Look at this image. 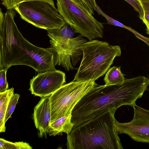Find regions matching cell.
<instances>
[{
  "label": "cell",
  "mask_w": 149,
  "mask_h": 149,
  "mask_svg": "<svg viewBox=\"0 0 149 149\" xmlns=\"http://www.w3.org/2000/svg\"><path fill=\"white\" fill-rule=\"evenodd\" d=\"M149 84L144 76L125 79L122 84L97 85L84 95L72 111L71 120L77 126L110 109L124 105L133 107Z\"/></svg>",
  "instance_id": "cell-1"
},
{
  "label": "cell",
  "mask_w": 149,
  "mask_h": 149,
  "mask_svg": "<svg viewBox=\"0 0 149 149\" xmlns=\"http://www.w3.org/2000/svg\"><path fill=\"white\" fill-rule=\"evenodd\" d=\"M15 14L13 9L8 10L0 24V70L24 65L38 73L56 70L51 48L37 47L26 40L15 22Z\"/></svg>",
  "instance_id": "cell-2"
},
{
  "label": "cell",
  "mask_w": 149,
  "mask_h": 149,
  "mask_svg": "<svg viewBox=\"0 0 149 149\" xmlns=\"http://www.w3.org/2000/svg\"><path fill=\"white\" fill-rule=\"evenodd\" d=\"M117 109L109 110L74 126L67 135V149H122L114 125Z\"/></svg>",
  "instance_id": "cell-3"
},
{
  "label": "cell",
  "mask_w": 149,
  "mask_h": 149,
  "mask_svg": "<svg viewBox=\"0 0 149 149\" xmlns=\"http://www.w3.org/2000/svg\"><path fill=\"white\" fill-rule=\"evenodd\" d=\"M81 48L82 58L74 80L95 81L106 73L115 58L121 54L119 46L97 40L87 41Z\"/></svg>",
  "instance_id": "cell-4"
},
{
  "label": "cell",
  "mask_w": 149,
  "mask_h": 149,
  "mask_svg": "<svg viewBox=\"0 0 149 149\" xmlns=\"http://www.w3.org/2000/svg\"><path fill=\"white\" fill-rule=\"evenodd\" d=\"M58 12L75 33L90 40L102 38L103 24L98 21L80 0H57Z\"/></svg>",
  "instance_id": "cell-5"
},
{
  "label": "cell",
  "mask_w": 149,
  "mask_h": 149,
  "mask_svg": "<svg viewBox=\"0 0 149 149\" xmlns=\"http://www.w3.org/2000/svg\"><path fill=\"white\" fill-rule=\"evenodd\" d=\"M97 84L95 81H76L64 84L49 96L51 123L71 114L81 99Z\"/></svg>",
  "instance_id": "cell-6"
},
{
  "label": "cell",
  "mask_w": 149,
  "mask_h": 149,
  "mask_svg": "<svg viewBox=\"0 0 149 149\" xmlns=\"http://www.w3.org/2000/svg\"><path fill=\"white\" fill-rule=\"evenodd\" d=\"M14 9L22 19L39 28L47 30L59 29L65 23L57 8L46 1L24 2Z\"/></svg>",
  "instance_id": "cell-7"
},
{
  "label": "cell",
  "mask_w": 149,
  "mask_h": 149,
  "mask_svg": "<svg viewBox=\"0 0 149 149\" xmlns=\"http://www.w3.org/2000/svg\"><path fill=\"white\" fill-rule=\"evenodd\" d=\"M134 115L132 120L120 123L116 120L115 128L118 134L129 135L134 141L149 143V110L136 104L133 107Z\"/></svg>",
  "instance_id": "cell-8"
},
{
  "label": "cell",
  "mask_w": 149,
  "mask_h": 149,
  "mask_svg": "<svg viewBox=\"0 0 149 149\" xmlns=\"http://www.w3.org/2000/svg\"><path fill=\"white\" fill-rule=\"evenodd\" d=\"M64 72L56 70L38 73L30 81L32 94L41 97L50 96L65 83Z\"/></svg>",
  "instance_id": "cell-9"
},
{
  "label": "cell",
  "mask_w": 149,
  "mask_h": 149,
  "mask_svg": "<svg viewBox=\"0 0 149 149\" xmlns=\"http://www.w3.org/2000/svg\"><path fill=\"white\" fill-rule=\"evenodd\" d=\"M55 66L60 65L67 71L75 68L72 65L69 50L70 37L59 29L47 30Z\"/></svg>",
  "instance_id": "cell-10"
},
{
  "label": "cell",
  "mask_w": 149,
  "mask_h": 149,
  "mask_svg": "<svg viewBox=\"0 0 149 149\" xmlns=\"http://www.w3.org/2000/svg\"><path fill=\"white\" fill-rule=\"evenodd\" d=\"M33 118L35 126L38 131V136L47 138V132L51 120L49 96L42 97L35 107Z\"/></svg>",
  "instance_id": "cell-11"
},
{
  "label": "cell",
  "mask_w": 149,
  "mask_h": 149,
  "mask_svg": "<svg viewBox=\"0 0 149 149\" xmlns=\"http://www.w3.org/2000/svg\"><path fill=\"white\" fill-rule=\"evenodd\" d=\"M72 115L70 114L50 123L47 134L55 136L62 132L70 134L74 126L71 120Z\"/></svg>",
  "instance_id": "cell-12"
},
{
  "label": "cell",
  "mask_w": 149,
  "mask_h": 149,
  "mask_svg": "<svg viewBox=\"0 0 149 149\" xmlns=\"http://www.w3.org/2000/svg\"><path fill=\"white\" fill-rule=\"evenodd\" d=\"M87 41V40L80 34L70 39L69 50L73 66H75L83 56V52L81 46Z\"/></svg>",
  "instance_id": "cell-13"
},
{
  "label": "cell",
  "mask_w": 149,
  "mask_h": 149,
  "mask_svg": "<svg viewBox=\"0 0 149 149\" xmlns=\"http://www.w3.org/2000/svg\"><path fill=\"white\" fill-rule=\"evenodd\" d=\"M14 93L13 88L0 93V132H5V116L10 99Z\"/></svg>",
  "instance_id": "cell-14"
},
{
  "label": "cell",
  "mask_w": 149,
  "mask_h": 149,
  "mask_svg": "<svg viewBox=\"0 0 149 149\" xmlns=\"http://www.w3.org/2000/svg\"><path fill=\"white\" fill-rule=\"evenodd\" d=\"M120 66H114L107 71L104 79L105 85L119 84H122L125 79L120 70Z\"/></svg>",
  "instance_id": "cell-15"
},
{
  "label": "cell",
  "mask_w": 149,
  "mask_h": 149,
  "mask_svg": "<svg viewBox=\"0 0 149 149\" xmlns=\"http://www.w3.org/2000/svg\"><path fill=\"white\" fill-rule=\"evenodd\" d=\"M32 148L28 143L23 141L13 143L0 139V149H31Z\"/></svg>",
  "instance_id": "cell-16"
},
{
  "label": "cell",
  "mask_w": 149,
  "mask_h": 149,
  "mask_svg": "<svg viewBox=\"0 0 149 149\" xmlns=\"http://www.w3.org/2000/svg\"><path fill=\"white\" fill-rule=\"evenodd\" d=\"M94 10L96 11L98 13L99 15H101L106 19L107 21V24L125 28L131 31L134 33V35L137 33V32L131 28L124 25L122 23L107 15L104 12L100 7L97 5V3L96 4Z\"/></svg>",
  "instance_id": "cell-17"
},
{
  "label": "cell",
  "mask_w": 149,
  "mask_h": 149,
  "mask_svg": "<svg viewBox=\"0 0 149 149\" xmlns=\"http://www.w3.org/2000/svg\"><path fill=\"white\" fill-rule=\"evenodd\" d=\"M20 97V95L19 94L14 93L11 96L9 103L5 116V123L9 118L11 117V115L15 110Z\"/></svg>",
  "instance_id": "cell-18"
},
{
  "label": "cell",
  "mask_w": 149,
  "mask_h": 149,
  "mask_svg": "<svg viewBox=\"0 0 149 149\" xmlns=\"http://www.w3.org/2000/svg\"><path fill=\"white\" fill-rule=\"evenodd\" d=\"M34 0L46 1L54 7H55L53 0H1V3L7 9H13L15 6L21 3Z\"/></svg>",
  "instance_id": "cell-19"
},
{
  "label": "cell",
  "mask_w": 149,
  "mask_h": 149,
  "mask_svg": "<svg viewBox=\"0 0 149 149\" xmlns=\"http://www.w3.org/2000/svg\"><path fill=\"white\" fill-rule=\"evenodd\" d=\"M7 69L0 70V93L5 91L8 88L6 77Z\"/></svg>",
  "instance_id": "cell-20"
},
{
  "label": "cell",
  "mask_w": 149,
  "mask_h": 149,
  "mask_svg": "<svg viewBox=\"0 0 149 149\" xmlns=\"http://www.w3.org/2000/svg\"><path fill=\"white\" fill-rule=\"evenodd\" d=\"M131 5L139 14V17L141 20L144 19V10L139 1L136 0H124Z\"/></svg>",
  "instance_id": "cell-21"
},
{
  "label": "cell",
  "mask_w": 149,
  "mask_h": 149,
  "mask_svg": "<svg viewBox=\"0 0 149 149\" xmlns=\"http://www.w3.org/2000/svg\"><path fill=\"white\" fill-rule=\"evenodd\" d=\"M85 6L93 15L94 14V10L96 2L95 0H80Z\"/></svg>",
  "instance_id": "cell-22"
},
{
  "label": "cell",
  "mask_w": 149,
  "mask_h": 149,
  "mask_svg": "<svg viewBox=\"0 0 149 149\" xmlns=\"http://www.w3.org/2000/svg\"><path fill=\"white\" fill-rule=\"evenodd\" d=\"M143 10L149 12V2L138 1Z\"/></svg>",
  "instance_id": "cell-23"
},
{
  "label": "cell",
  "mask_w": 149,
  "mask_h": 149,
  "mask_svg": "<svg viewBox=\"0 0 149 149\" xmlns=\"http://www.w3.org/2000/svg\"><path fill=\"white\" fill-rule=\"evenodd\" d=\"M144 19L149 23V12L144 10Z\"/></svg>",
  "instance_id": "cell-24"
},
{
  "label": "cell",
  "mask_w": 149,
  "mask_h": 149,
  "mask_svg": "<svg viewBox=\"0 0 149 149\" xmlns=\"http://www.w3.org/2000/svg\"><path fill=\"white\" fill-rule=\"evenodd\" d=\"M142 20L146 26V33L149 35V23L144 19H143Z\"/></svg>",
  "instance_id": "cell-25"
},
{
  "label": "cell",
  "mask_w": 149,
  "mask_h": 149,
  "mask_svg": "<svg viewBox=\"0 0 149 149\" xmlns=\"http://www.w3.org/2000/svg\"><path fill=\"white\" fill-rule=\"evenodd\" d=\"M137 1H147V2H149V0H136Z\"/></svg>",
  "instance_id": "cell-26"
}]
</instances>
